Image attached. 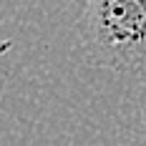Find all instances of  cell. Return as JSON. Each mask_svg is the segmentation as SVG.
I'll return each mask as SVG.
<instances>
[{"mask_svg":"<svg viewBox=\"0 0 146 146\" xmlns=\"http://www.w3.org/2000/svg\"><path fill=\"white\" fill-rule=\"evenodd\" d=\"M78 35L91 66L146 76V0H86Z\"/></svg>","mask_w":146,"mask_h":146,"instance_id":"6da1fadb","label":"cell"},{"mask_svg":"<svg viewBox=\"0 0 146 146\" xmlns=\"http://www.w3.org/2000/svg\"><path fill=\"white\" fill-rule=\"evenodd\" d=\"M139 123H141V133L146 141V76H144V88H141V101H139Z\"/></svg>","mask_w":146,"mask_h":146,"instance_id":"7a4b0ae2","label":"cell"}]
</instances>
